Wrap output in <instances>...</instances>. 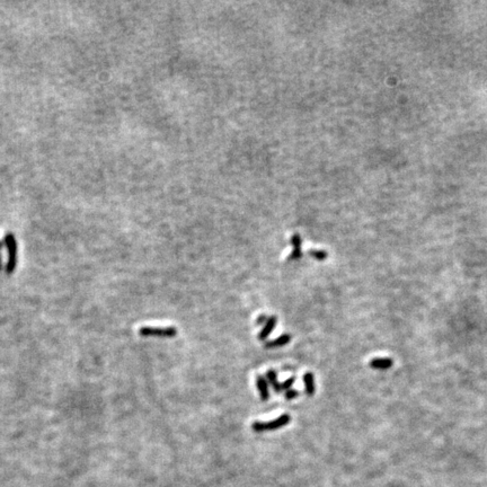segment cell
Wrapping results in <instances>:
<instances>
[{
  "label": "cell",
  "mask_w": 487,
  "mask_h": 487,
  "mask_svg": "<svg viewBox=\"0 0 487 487\" xmlns=\"http://www.w3.org/2000/svg\"><path fill=\"white\" fill-rule=\"evenodd\" d=\"M5 245L7 247V252H8V262H7L6 266V272L7 274H13L14 271L16 269L17 266V241L15 238V235L13 233H7L5 235Z\"/></svg>",
  "instance_id": "cell-1"
},
{
  "label": "cell",
  "mask_w": 487,
  "mask_h": 487,
  "mask_svg": "<svg viewBox=\"0 0 487 487\" xmlns=\"http://www.w3.org/2000/svg\"><path fill=\"white\" fill-rule=\"evenodd\" d=\"M290 422H291V416H290V414H283L280 416V418L269 422H255L253 423V425H252V429H253V431H255V432L261 433L265 432V431H274L281 429V427L288 425Z\"/></svg>",
  "instance_id": "cell-2"
},
{
  "label": "cell",
  "mask_w": 487,
  "mask_h": 487,
  "mask_svg": "<svg viewBox=\"0 0 487 487\" xmlns=\"http://www.w3.org/2000/svg\"><path fill=\"white\" fill-rule=\"evenodd\" d=\"M139 334L145 337L155 336V337H174L177 334V329L175 327H141L139 329Z\"/></svg>",
  "instance_id": "cell-3"
},
{
  "label": "cell",
  "mask_w": 487,
  "mask_h": 487,
  "mask_svg": "<svg viewBox=\"0 0 487 487\" xmlns=\"http://www.w3.org/2000/svg\"><path fill=\"white\" fill-rule=\"evenodd\" d=\"M394 364L391 357H374L370 361L369 366L376 370H387L390 369Z\"/></svg>",
  "instance_id": "cell-4"
},
{
  "label": "cell",
  "mask_w": 487,
  "mask_h": 487,
  "mask_svg": "<svg viewBox=\"0 0 487 487\" xmlns=\"http://www.w3.org/2000/svg\"><path fill=\"white\" fill-rule=\"evenodd\" d=\"M276 320L278 319H276L275 316H272L271 318H269L268 321H266L265 325H264V327L262 328L260 334H258V339H260V341H265V339L268 338L269 335H271V333L274 331V328L276 326Z\"/></svg>",
  "instance_id": "cell-5"
},
{
  "label": "cell",
  "mask_w": 487,
  "mask_h": 487,
  "mask_svg": "<svg viewBox=\"0 0 487 487\" xmlns=\"http://www.w3.org/2000/svg\"><path fill=\"white\" fill-rule=\"evenodd\" d=\"M290 342H291V335L283 334L281 336H279L278 338L273 339V341L266 342L264 346H265V349H276V348H281V346L289 344Z\"/></svg>",
  "instance_id": "cell-6"
},
{
  "label": "cell",
  "mask_w": 487,
  "mask_h": 487,
  "mask_svg": "<svg viewBox=\"0 0 487 487\" xmlns=\"http://www.w3.org/2000/svg\"><path fill=\"white\" fill-rule=\"evenodd\" d=\"M256 386H257L258 392H260L262 401L263 402L269 401V384H268V380H266V378L258 376L257 379H256Z\"/></svg>",
  "instance_id": "cell-7"
},
{
  "label": "cell",
  "mask_w": 487,
  "mask_h": 487,
  "mask_svg": "<svg viewBox=\"0 0 487 487\" xmlns=\"http://www.w3.org/2000/svg\"><path fill=\"white\" fill-rule=\"evenodd\" d=\"M303 384H304V390H306V394L308 396H314L315 392H316V386H315V377L311 372L304 373L303 376Z\"/></svg>",
  "instance_id": "cell-8"
},
{
  "label": "cell",
  "mask_w": 487,
  "mask_h": 487,
  "mask_svg": "<svg viewBox=\"0 0 487 487\" xmlns=\"http://www.w3.org/2000/svg\"><path fill=\"white\" fill-rule=\"evenodd\" d=\"M292 244H293L294 250L292 252V254L289 256V260L290 261L298 260V258H300L301 256H302V253H301V238H300L299 235H296V236H293V238H292Z\"/></svg>",
  "instance_id": "cell-9"
},
{
  "label": "cell",
  "mask_w": 487,
  "mask_h": 487,
  "mask_svg": "<svg viewBox=\"0 0 487 487\" xmlns=\"http://www.w3.org/2000/svg\"><path fill=\"white\" fill-rule=\"evenodd\" d=\"M293 384H294V377H291V378H289L288 380H285V383L276 384V386L273 387V389H274L276 392H281L283 390H289L290 388L292 387Z\"/></svg>",
  "instance_id": "cell-10"
},
{
  "label": "cell",
  "mask_w": 487,
  "mask_h": 487,
  "mask_svg": "<svg viewBox=\"0 0 487 487\" xmlns=\"http://www.w3.org/2000/svg\"><path fill=\"white\" fill-rule=\"evenodd\" d=\"M266 380H268V383L271 384L272 387L276 386V384H278V376H276V372L274 370L268 371V373H266Z\"/></svg>",
  "instance_id": "cell-11"
},
{
  "label": "cell",
  "mask_w": 487,
  "mask_h": 487,
  "mask_svg": "<svg viewBox=\"0 0 487 487\" xmlns=\"http://www.w3.org/2000/svg\"><path fill=\"white\" fill-rule=\"evenodd\" d=\"M310 255L318 261H323L327 257V253L324 251H310Z\"/></svg>",
  "instance_id": "cell-12"
},
{
  "label": "cell",
  "mask_w": 487,
  "mask_h": 487,
  "mask_svg": "<svg viewBox=\"0 0 487 487\" xmlns=\"http://www.w3.org/2000/svg\"><path fill=\"white\" fill-rule=\"evenodd\" d=\"M299 395H300V392L298 391V390L289 389V390L285 391V399H286V401H292V399L297 398Z\"/></svg>",
  "instance_id": "cell-13"
},
{
  "label": "cell",
  "mask_w": 487,
  "mask_h": 487,
  "mask_svg": "<svg viewBox=\"0 0 487 487\" xmlns=\"http://www.w3.org/2000/svg\"><path fill=\"white\" fill-rule=\"evenodd\" d=\"M264 321H268V319H266V316H265V315H261V316L257 318L256 324L257 325H261V324L264 323Z\"/></svg>",
  "instance_id": "cell-14"
},
{
  "label": "cell",
  "mask_w": 487,
  "mask_h": 487,
  "mask_svg": "<svg viewBox=\"0 0 487 487\" xmlns=\"http://www.w3.org/2000/svg\"><path fill=\"white\" fill-rule=\"evenodd\" d=\"M3 245H5V244H3V243H1V241H0V253H2V248H3Z\"/></svg>",
  "instance_id": "cell-15"
}]
</instances>
